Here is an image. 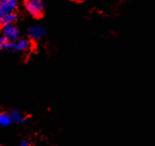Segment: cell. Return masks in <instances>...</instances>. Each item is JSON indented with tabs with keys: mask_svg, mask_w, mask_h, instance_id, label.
<instances>
[{
	"mask_svg": "<svg viewBox=\"0 0 155 146\" xmlns=\"http://www.w3.org/2000/svg\"><path fill=\"white\" fill-rule=\"evenodd\" d=\"M26 10L31 15L40 17L44 10V3L42 0H27L25 3Z\"/></svg>",
	"mask_w": 155,
	"mask_h": 146,
	"instance_id": "cell-1",
	"label": "cell"
},
{
	"mask_svg": "<svg viewBox=\"0 0 155 146\" xmlns=\"http://www.w3.org/2000/svg\"><path fill=\"white\" fill-rule=\"evenodd\" d=\"M18 5V0H0V19L4 15L14 13Z\"/></svg>",
	"mask_w": 155,
	"mask_h": 146,
	"instance_id": "cell-2",
	"label": "cell"
},
{
	"mask_svg": "<svg viewBox=\"0 0 155 146\" xmlns=\"http://www.w3.org/2000/svg\"><path fill=\"white\" fill-rule=\"evenodd\" d=\"M3 35L4 37H5L7 40L10 41H16L19 40V36H20V32L18 30V29L13 24H10V25L3 26Z\"/></svg>",
	"mask_w": 155,
	"mask_h": 146,
	"instance_id": "cell-3",
	"label": "cell"
},
{
	"mask_svg": "<svg viewBox=\"0 0 155 146\" xmlns=\"http://www.w3.org/2000/svg\"><path fill=\"white\" fill-rule=\"evenodd\" d=\"M30 42L25 39H21L17 40L11 43L10 50L12 52H24V51L28 50L30 48Z\"/></svg>",
	"mask_w": 155,
	"mask_h": 146,
	"instance_id": "cell-4",
	"label": "cell"
},
{
	"mask_svg": "<svg viewBox=\"0 0 155 146\" xmlns=\"http://www.w3.org/2000/svg\"><path fill=\"white\" fill-rule=\"evenodd\" d=\"M45 35V29L41 26L31 27L28 29V36L31 40H38L41 39Z\"/></svg>",
	"mask_w": 155,
	"mask_h": 146,
	"instance_id": "cell-5",
	"label": "cell"
},
{
	"mask_svg": "<svg viewBox=\"0 0 155 146\" xmlns=\"http://www.w3.org/2000/svg\"><path fill=\"white\" fill-rule=\"evenodd\" d=\"M10 114L12 122H15V123H17V124H23V123L26 122V120L22 117L21 114L17 109L11 110L10 114Z\"/></svg>",
	"mask_w": 155,
	"mask_h": 146,
	"instance_id": "cell-6",
	"label": "cell"
},
{
	"mask_svg": "<svg viewBox=\"0 0 155 146\" xmlns=\"http://www.w3.org/2000/svg\"><path fill=\"white\" fill-rule=\"evenodd\" d=\"M17 16L15 13H10L7 15H4L1 19H0V25L5 26L10 25V24H13L16 21Z\"/></svg>",
	"mask_w": 155,
	"mask_h": 146,
	"instance_id": "cell-7",
	"label": "cell"
},
{
	"mask_svg": "<svg viewBox=\"0 0 155 146\" xmlns=\"http://www.w3.org/2000/svg\"><path fill=\"white\" fill-rule=\"evenodd\" d=\"M12 123L10 116L6 113H0V126H8Z\"/></svg>",
	"mask_w": 155,
	"mask_h": 146,
	"instance_id": "cell-8",
	"label": "cell"
},
{
	"mask_svg": "<svg viewBox=\"0 0 155 146\" xmlns=\"http://www.w3.org/2000/svg\"><path fill=\"white\" fill-rule=\"evenodd\" d=\"M11 43H12V41H10L9 40H7L5 37L2 36L0 38V49L10 51V46H11Z\"/></svg>",
	"mask_w": 155,
	"mask_h": 146,
	"instance_id": "cell-9",
	"label": "cell"
},
{
	"mask_svg": "<svg viewBox=\"0 0 155 146\" xmlns=\"http://www.w3.org/2000/svg\"><path fill=\"white\" fill-rule=\"evenodd\" d=\"M18 146H30V143H29L28 140L24 139V140H22V141L21 142L20 144H18Z\"/></svg>",
	"mask_w": 155,
	"mask_h": 146,
	"instance_id": "cell-10",
	"label": "cell"
},
{
	"mask_svg": "<svg viewBox=\"0 0 155 146\" xmlns=\"http://www.w3.org/2000/svg\"><path fill=\"white\" fill-rule=\"evenodd\" d=\"M75 1H77V2H82V1H84V0H75Z\"/></svg>",
	"mask_w": 155,
	"mask_h": 146,
	"instance_id": "cell-11",
	"label": "cell"
},
{
	"mask_svg": "<svg viewBox=\"0 0 155 146\" xmlns=\"http://www.w3.org/2000/svg\"><path fill=\"white\" fill-rule=\"evenodd\" d=\"M0 146H4V145H3V144H0Z\"/></svg>",
	"mask_w": 155,
	"mask_h": 146,
	"instance_id": "cell-12",
	"label": "cell"
}]
</instances>
